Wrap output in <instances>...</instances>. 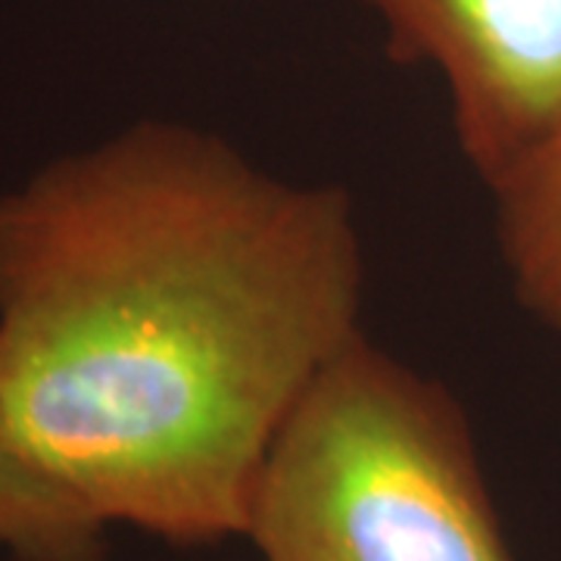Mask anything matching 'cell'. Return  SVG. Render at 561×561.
<instances>
[{
    "mask_svg": "<svg viewBox=\"0 0 561 561\" xmlns=\"http://www.w3.org/2000/svg\"><path fill=\"white\" fill-rule=\"evenodd\" d=\"M260 561H515L459 400L362 334L262 465Z\"/></svg>",
    "mask_w": 561,
    "mask_h": 561,
    "instance_id": "cell-2",
    "label": "cell"
},
{
    "mask_svg": "<svg viewBox=\"0 0 561 561\" xmlns=\"http://www.w3.org/2000/svg\"><path fill=\"white\" fill-rule=\"evenodd\" d=\"M393 57L427 62L486 187L561 128V0H359Z\"/></svg>",
    "mask_w": 561,
    "mask_h": 561,
    "instance_id": "cell-3",
    "label": "cell"
},
{
    "mask_svg": "<svg viewBox=\"0 0 561 561\" xmlns=\"http://www.w3.org/2000/svg\"><path fill=\"white\" fill-rule=\"evenodd\" d=\"M359 219L144 119L0 194V419L103 527L243 540L284 421L362 331Z\"/></svg>",
    "mask_w": 561,
    "mask_h": 561,
    "instance_id": "cell-1",
    "label": "cell"
},
{
    "mask_svg": "<svg viewBox=\"0 0 561 561\" xmlns=\"http://www.w3.org/2000/svg\"><path fill=\"white\" fill-rule=\"evenodd\" d=\"M106 534L22 456L0 419V552L13 561H106Z\"/></svg>",
    "mask_w": 561,
    "mask_h": 561,
    "instance_id": "cell-5",
    "label": "cell"
},
{
    "mask_svg": "<svg viewBox=\"0 0 561 561\" xmlns=\"http://www.w3.org/2000/svg\"><path fill=\"white\" fill-rule=\"evenodd\" d=\"M490 194L512 287L524 309L561 341V128Z\"/></svg>",
    "mask_w": 561,
    "mask_h": 561,
    "instance_id": "cell-4",
    "label": "cell"
}]
</instances>
